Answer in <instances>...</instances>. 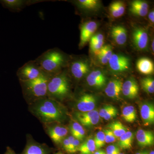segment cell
<instances>
[{
  "label": "cell",
  "instance_id": "obj_1",
  "mask_svg": "<svg viewBox=\"0 0 154 154\" xmlns=\"http://www.w3.org/2000/svg\"><path fill=\"white\" fill-rule=\"evenodd\" d=\"M29 108L31 113L45 124L60 123L66 117L65 111L59 103L48 97L31 102Z\"/></svg>",
  "mask_w": 154,
  "mask_h": 154
},
{
  "label": "cell",
  "instance_id": "obj_2",
  "mask_svg": "<svg viewBox=\"0 0 154 154\" xmlns=\"http://www.w3.org/2000/svg\"><path fill=\"white\" fill-rule=\"evenodd\" d=\"M53 75L43 72L34 79L21 82L24 95L32 102L47 96L48 85Z\"/></svg>",
  "mask_w": 154,
  "mask_h": 154
},
{
  "label": "cell",
  "instance_id": "obj_3",
  "mask_svg": "<svg viewBox=\"0 0 154 154\" xmlns=\"http://www.w3.org/2000/svg\"><path fill=\"white\" fill-rule=\"evenodd\" d=\"M36 61L43 71L53 75L57 74L66 63V57L63 53L56 49L45 52Z\"/></svg>",
  "mask_w": 154,
  "mask_h": 154
},
{
  "label": "cell",
  "instance_id": "obj_4",
  "mask_svg": "<svg viewBox=\"0 0 154 154\" xmlns=\"http://www.w3.org/2000/svg\"><path fill=\"white\" fill-rule=\"evenodd\" d=\"M70 93V84L67 75L61 72L54 75L48 85L47 97L54 100H62Z\"/></svg>",
  "mask_w": 154,
  "mask_h": 154
},
{
  "label": "cell",
  "instance_id": "obj_5",
  "mask_svg": "<svg viewBox=\"0 0 154 154\" xmlns=\"http://www.w3.org/2000/svg\"><path fill=\"white\" fill-rule=\"evenodd\" d=\"M43 72L36 61H30L19 69L17 75L20 82H26L38 78Z\"/></svg>",
  "mask_w": 154,
  "mask_h": 154
},
{
  "label": "cell",
  "instance_id": "obj_6",
  "mask_svg": "<svg viewBox=\"0 0 154 154\" xmlns=\"http://www.w3.org/2000/svg\"><path fill=\"white\" fill-rule=\"evenodd\" d=\"M149 33L145 28L136 26L133 29L131 33L132 44L139 51H146L149 43Z\"/></svg>",
  "mask_w": 154,
  "mask_h": 154
},
{
  "label": "cell",
  "instance_id": "obj_7",
  "mask_svg": "<svg viewBox=\"0 0 154 154\" xmlns=\"http://www.w3.org/2000/svg\"><path fill=\"white\" fill-rule=\"evenodd\" d=\"M131 63L129 57L120 54H113L108 63L110 70L118 73L128 71Z\"/></svg>",
  "mask_w": 154,
  "mask_h": 154
},
{
  "label": "cell",
  "instance_id": "obj_8",
  "mask_svg": "<svg viewBox=\"0 0 154 154\" xmlns=\"http://www.w3.org/2000/svg\"><path fill=\"white\" fill-rule=\"evenodd\" d=\"M91 66L88 60L84 59L75 60L71 63L70 70L76 80H80L90 73Z\"/></svg>",
  "mask_w": 154,
  "mask_h": 154
},
{
  "label": "cell",
  "instance_id": "obj_9",
  "mask_svg": "<svg viewBox=\"0 0 154 154\" xmlns=\"http://www.w3.org/2000/svg\"><path fill=\"white\" fill-rule=\"evenodd\" d=\"M58 123L55 122L45 124L48 135L57 145L61 143L68 133L67 128Z\"/></svg>",
  "mask_w": 154,
  "mask_h": 154
},
{
  "label": "cell",
  "instance_id": "obj_10",
  "mask_svg": "<svg viewBox=\"0 0 154 154\" xmlns=\"http://www.w3.org/2000/svg\"><path fill=\"white\" fill-rule=\"evenodd\" d=\"M98 27V23L94 21H88L81 25L80 40L79 45L80 48L84 47L90 41L91 37L95 34Z\"/></svg>",
  "mask_w": 154,
  "mask_h": 154
},
{
  "label": "cell",
  "instance_id": "obj_11",
  "mask_svg": "<svg viewBox=\"0 0 154 154\" xmlns=\"http://www.w3.org/2000/svg\"><path fill=\"white\" fill-rule=\"evenodd\" d=\"M86 82L90 87L101 89L106 85L107 78L102 70L97 69L90 72L86 78Z\"/></svg>",
  "mask_w": 154,
  "mask_h": 154
},
{
  "label": "cell",
  "instance_id": "obj_12",
  "mask_svg": "<svg viewBox=\"0 0 154 154\" xmlns=\"http://www.w3.org/2000/svg\"><path fill=\"white\" fill-rule=\"evenodd\" d=\"M75 116L81 125L87 127L96 125L99 123L100 119L99 111L96 110L88 112H77Z\"/></svg>",
  "mask_w": 154,
  "mask_h": 154
},
{
  "label": "cell",
  "instance_id": "obj_13",
  "mask_svg": "<svg viewBox=\"0 0 154 154\" xmlns=\"http://www.w3.org/2000/svg\"><path fill=\"white\" fill-rule=\"evenodd\" d=\"M96 104L95 96L91 94H85L80 97L77 102V109L79 112H88L95 110Z\"/></svg>",
  "mask_w": 154,
  "mask_h": 154
},
{
  "label": "cell",
  "instance_id": "obj_14",
  "mask_svg": "<svg viewBox=\"0 0 154 154\" xmlns=\"http://www.w3.org/2000/svg\"><path fill=\"white\" fill-rule=\"evenodd\" d=\"M139 91L138 85L134 78H129L122 84V92L128 99H135L138 95Z\"/></svg>",
  "mask_w": 154,
  "mask_h": 154
},
{
  "label": "cell",
  "instance_id": "obj_15",
  "mask_svg": "<svg viewBox=\"0 0 154 154\" xmlns=\"http://www.w3.org/2000/svg\"><path fill=\"white\" fill-rule=\"evenodd\" d=\"M140 113L145 126H149L154 122V106L152 102H144L140 105Z\"/></svg>",
  "mask_w": 154,
  "mask_h": 154
},
{
  "label": "cell",
  "instance_id": "obj_16",
  "mask_svg": "<svg viewBox=\"0 0 154 154\" xmlns=\"http://www.w3.org/2000/svg\"><path fill=\"white\" fill-rule=\"evenodd\" d=\"M110 36L113 42L119 46L126 44L127 41L128 32L126 28L122 25L113 26L110 30Z\"/></svg>",
  "mask_w": 154,
  "mask_h": 154
},
{
  "label": "cell",
  "instance_id": "obj_17",
  "mask_svg": "<svg viewBox=\"0 0 154 154\" xmlns=\"http://www.w3.org/2000/svg\"><path fill=\"white\" fill-rule=\"evenodd\" d=\"M51 152L50 149L45 145L29 140L22 154H50Z\"/></svg>",
  "mask_w": 154,
  "mask_h": 154
},
{
  "label": "cell",
  "instance_id": "obj_18",
  "mask_svg": "<svg viewBox=\"0 0 154 154\" xmlns=\"http://www.w3.org/2000/svg\"><path fill=\"white\" fill-rule=\"evenodd\" d=\"M123 82L119 79L111 80L107 84L105 89V93L111 99L118 100L120 98Z\"/></svg>",
  "mask_w": 154,
  "mask_h": 154
},
{
  "label": "cell",
  "instance_id": "obj_19",
  "mask_svg": "<svg viewBox=\"0 0 154 154\" xmlns=\"http://www.w3.org/2000/svg\"><path fill=\"white\" fill-rule=\"evenodd\" d=\"M149 5L146 1L135 0L130 6L129 11L133 15L139 17H145L149 13Z\"/></svg>",
  "mask_w": 154,
  "mask_h": 154
},
{
  "label": "cell",
  "instance_id": "obj_20",
  "mask_svg": "<svg viewBox=\"0 0 154 154\" xmlns=\"http://www.w3.org/2000/svg\"><path fill=\"white\" fill-rule=\"evenodd\" d=\"M136 138L138 144L142 147L150 146L154 144V134L150 131L138 130L137 132Z\"/></svg>",
  "mask_w": 154,
  "mask_h": 154
},
{
  "label": "cell",
  "instance_id": "obj_21",
  "mask_svg": "<svg viewBox=\"0 0 154 154\" xmlns=\"http://www.w3.org/2000/svg\"><path fill=\"white\" fill-rule=\"evenodd\" d=\"M75 3L79 8L86 12H96L102 7V2L99 0H79Z\"/></svg>",
  "mask_w": 154,
  "mask_h": 154
},
{
  "label": "cell",
  "instance_id": "obj_22",
  "mask_svg": "<svg viewBox=\"0 0 154 154\" xmlns=\"http://www.w3.org/2000/svg\"><path fill=\"white\" fill-rule=\"evenodd\" d=\"M136 66L138 71L143 74L150 75L154 73L153 62L148 58L142 57L138 60Z\"/></svg>",
  "mask_w": 154,
  "mask_h": 154
},
{
  "label": "cell",
  "instance_id": "obj_23",
  "mask_svg": "<svg viewBox=\"0 0 154 154\" xmlns=\"http://www.w3.org/2000/svg\"><path fill=\"white\" fill-rule=\"evenodd\" d=\"M126 10V5L124 2L117 1L110 4L108 12L110 17L113 19H118L123 16Z\"/></svg>",
  "mask_w": 154,
  "mask_h": 154
},
{
  "label": "cell",
  "instance_id": "obj_24",
  "mask_svg": "<svg viewBox=\"0 0 154 154\" xmlns=\"http://www.w3.org/2000/svg\"><path fill=\"white\" fill-rule=\"evenodd\" d=\"M89 42L90 51L96 56L104 45L105 37L102 33H96L91 37Z\"/></svg>",
  "mask_w": 154,
  "mask_h": 154
},
{
  "label": "cell",
  "instance_id": "obj_25",
  "mask_svg": "<svg viewBox=\"0 0 154 154\" xmlns=\"http://www.w3.org/2000/svg\"><path fill=\"white\" fill-rule=\"evenodd\" d=\"M113 54L112 46L110 45H106L102 47L96 56L100 64L105 65L108 64Z\"/></svg>",
  "mask_w": 154,
  "mask_h": 154
},
{
  "label": "cell",
  "instance_id": "obj_26",
  "mask_svg": "<svg viewBox=\"0 0 154 154\" xmlns=\"http://www.w3.org/2000/svg\"><path fill=\"white\" fill-rule=\"evenodd\" d=\"M134 138V134L132 131H126L119 138L118 142L119 147L123 149L131 148Z\"/></svg>",
  "mask_w": 154,
  "mask_h": 154
},
{
  "label": "cell",
  "instance_id": "obj_27",
  "mask_svg": "<svg viewBox=\"0 0 154 154\" xmlns=\"http://www.w3.org/2000/svg\"><path fill=\"white\" fill-rule=\"evenodd\" d=\"M72 135L78 140H82L85 137V131L83 126L79 122H72L70 126Z\"/></svg>",
  "mask_w": 154,
  "mask_h": 154
},
{
  "label": "cell",
  "instance_id": "obj_28",
  "mask_svg": "<svg viewBox=\"0 0 154 154\" xmlns=\"http://www.w3.org/2000/svg\"><path fill=\"white\" fill-rule=\"evenodd\" d=\"M122 116L125 121L132 123L136 121L137 118V110L132 105L125 106L122 110Z\"/></svg>",
  "mask_w": 154,
  "mask_h": 154
},
{
  "label": "cell",
  "instance_id": "obj_29",
  "mask_svg": "<svg viewBox=\"0 0 154 154\" xmlns=\"http://www.w3.org/2000/svg\"><path fill=\"white\" fill-rule=\"evenodd\" d=\"M109 129L111 130L116 138H119L128 131L127 128L120 121H115L108 125Z\"/></svg>",
  "mask_w": 154,
  "mask_h": 154
},
{
  "label": "cell",
  "instance_id": "obj_30",
  "mask_svg": "<svg viewBox=\"0 0 154 154\" xmlns=\"http://www.w3.org/2000/svg\"><path fill=\"white\" fill-rule=\"evenodd\" d=\"M96 148L94 140L92 138L88 139L81 144L79 151L80 154H93L96 151Z\"/></svg>",
  "mask_w": 154,
  "mask_h": 154
},
{
  "label": "cell",
  "instance_id": "obj_31",
  "mask_svg": "<svg viewBox=\"0 0 154 154\" xmlns=\"http://www.w3.org/2000/svg\"><path fill=\"white\" fill-rule=\"evenodd\" d=\"M142 88L149 94H153L154 92V80L153 78L151 77H146L142 79L140 81Z\"/></svg>",
  "mask_w": 154,
  "mask_h": 154
},
{
  "label": "cell",
  "instance_id": "obj_32",
  "mask_svg": "<svg viewBox=\"0 0 154 154\" xmlns=\"http://www.w3.org/2000/svg\"><path fill=\"white\" fill-rule=\"evenodd\" d=\"M4 5L7 8L12 9H19L25 5L26 2L21 0H4L2 1Z\"/></svg>",
  "mask_w": 154,
  "mask_h": 154
},
{
  "label": "cell",
  "instance_id": "obj_33",
  "mask_svg": "<svg viewBox=\"0 0 154 154\" xmlns=\"http://www.w3.org/2000/svg\"><path fill=\"white\" fill-rule=\"evenodd\" d=\"M94 140L96 149H99L104 147L105 145V134L103 131H98L96 134Z\"/></svg>",
  "mask_w": 154,
  "mask_h": 154
},
{
  "label": "cell",
  "instance_id": "obj_34",
  "mask_svg": "<svg viewBox=\"0 0 154 154\" xmlns=\"http://www.w3.org/2000/svg\"><path fill=\"white\" fill-rule=\"evenodd\" d=\"M103 132L105 136V143H111L114 142L116 140L117 138L111 130L104 129Z\"/></svg>",
  "mask_w": 154,
  "mask_h": 154
},
{
  "label": "cell",
  "instance_id": "obj_35",
  "mask_svg": "<svg viewBox=\"0 0 154 154\" xmlns=\"http://www.w3.org/2000/svg\"><path fill=\"white\" fill-rule=\"evenodd\" d=\"M114 107V106L111 105H105L99 111V114L100 117L104 118L105 116L109 113V111L112 110Z\"/></svg>",
  "mask_w": 154,
  "mask_h": 154
},
{
  "label": "cell",
  "instance_id": "obj_36",
  "mask_svg": "<svg viewBox=\"0 0 154 154\" xmlns=\"http://www.w3.org/2000/svg\"><path fill=\"white\" fill-rule=\"evenodd\" d=\"M106 154H119L120 153V148L116 145H110L106 148Z\"/></svg>",
  "mask_w": 154,
  "mask_h": 154
},
{
  "label": "cell",
  "instance_id": "obj_37",
  "mask_svg": "<svg viewBox=\"0 0 154 154\" xmlns=\"http://www.w3.org/2000/svg\"><path fill=\"white\" fill-rule=\"evenodd\" d=\"M118 113V110L116 107H114L103 118L105 120H109L117 116Z\"/></svg>",
  "mask_w": 154,
  "mask_h": 154
},
{
  "label": "cell",
  "instance_id": "obj_38",
  "mask_svg": "<svg viewBox=\"0 0 154 154\" xmlns=\"http://www.w3.org/2000/svg\"><path fill=\"white\" fill-rule=\"evenodd\" d=\"M62 144L63 147L66 152L69 153V141L68 137H66L62 142Z\"/></svg>",
  "mask_w": 154,
  "mask_h": 154
},
{
  "label": "cell",
  "instance_id": "obj_39",
  "mask_svg": "<svg viewBox=\"0 0 154 154\" xmlns=\"http://www.w3.org/2000/svg\"><path fill=\"white\" fill-rule=\"evenodd\" d=\"M148 19L149 20V22L150 23L151 25H154V10H152L151 11L149 12L148 14Z\"/></svg>",
  "mask_w": 154,
  "mask_h": 154
},
{
  "label": "cell",
  "instance_id": "obj_40",
  "mask_svg": "<svg viewBox=\"0 0 154 154\" xmlns=\"http://www.w3.org/2000/svg\"><path fill=\"white\" fill-rule=\"evenodd\" d=\"M4 154H17L14 151V150H13L11 148H10V147H8L7 148V149H6V151L5 152V153Z\"/></svg>",
  "mask_w": 154,
  "mask_h": 154
},
{
  "label": "cell",
  "instance_id": "obj_41",
  "mask_svg": "<svg viewBox=\"0 0 154 154\" xmlns=\"http://www.w3.org/2000/svg\"><path fill=\"white\" fill-rule=\"evenodd\" d=\"M105 152H104V151L102 150H99L96 151L94 152V153L93 154H105Z\"/></svg>",
  "mask_w": 154,
  "mask_h": 154
},
{
  "label": "cell",
  "instance_id": "obj_42",
  "mask_svg": "<svg viewBox=\"0 0 154 154\" xmlns=\"http://www.w3.org/2000/svg\"><path fill=\"white\" fill-rule=\"evenodd\" d=\"M154 39H153L152 40L151 42V49L152 51L153 52V54H154Z\"/></svg>",
  "mask_w": 154,
  "mask_h": 154
},
{
  "label": "cell",
  "instance_id": "obj_43",
  "mask_svg": "<svg viewBox=\"0 0 154 154\" xmlns=\"http://www.w3.org/2000/svg\"><path fill=\"white\" fill-rule=\"evenodd\" d=\"M135 154H149L147 152L144 151V152H138L137 153Z\"/></svg>",
  "mask_w": 154,
  "mask_h": 154
},
{
  "label": "cell",
  "instance_id": "obj_44",
  "mask_svg": "<svg viewBox=\"0 0 154 154\" xmlns=\"http://www.w3.org/2000/svg\"><path fill=\"white\" fill-rule=\"evenodd\" d=\"M149 154H154V151H152L151 152H150L149 153Z\"/></svg>",
  "mask_w": 154,
  "mask_h": 154
},
{
  "label": "cell",
  "instance_id": "obj_45",
  "mask_svg": "<svg viewBox=\"0 0 154 154\" xmlns=\"http://www.w3.org/2000/svg\"><path fill=\"white\" fill-rule=\"evenodd\" d=\"M54 154H63V153L61 152H58Z\"/></svg>",
  "mask_w": 154,
  "mask_h": 154
},
{
  "label": "cell",
  "instance_id": "obj_46",
  "mask_svg": "<svg viewBox=\"0 0 154 154\" xmlns=\"http://www.w3.org/2000/svg\"><path fill=\"white\" fill-rule=\"evenodd\" d=\"M119 154H125L124 153H121L120 152V153H119Z\"/></svg>",
  "mask_w": 154,
  "mask_h": 154
},
{
  "label": "cell",
  "instance_id": "obj_47",
  "mask_svg": "<svg viewBox=\"0 0 154 154\" xmlns=\"http://www.w3.org/2000/svg\"><path fill=\"white\" fill-rule=\"evenodd\" d=\"M105 154H106V153H105Z\"/></svg>",
  "mask_w": 154,
  "mask_h": 154
}]
</instances>
